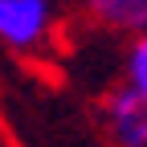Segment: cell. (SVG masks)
I'll return each instance as SVG.
<instances>
[{
    "mask_svg": "<svg viewBox=\"0 0 147 147\" xmlns=\"http://www.w3.org/2000/svg\"><path fill=\"white\" fill-rule=\"evenodd\" d=\"M61 4L57 0H0V45L21 53V57H41L57 41Z\"/></svg>",
    "mask_w": 147,
    "mask_h": 147,
    "instance_id": "obj_1",
    "label": "cell"
},
{
    "mask_svg": "<svg viewBox=\"0 0 147 147\" xmlns=\"http://www.w3.org/2000/svg\"><path fill=\"white\" fill-rule=\"evenodd\" d=\"M123 86L147 98V29L127 37V53H123Z\"/></svg>",
    "mask_w": 147,
    "mask_h": 147,
    "instance_id": "obj_4",
    "label": "cell"
},
{
    "mask_svg": "<svg viewBox=\"0 0 147 147\" xmlns=\"http://www.w3.org/2000/svg\"><path fill=\"white\" fill-rule=\"evenodd\" d=\"M82 12L106 33L135 37L147 29V0H78Z\"/></svg>",
    "mask_w": 147,
    "mask_h": 147,
    "instance_id": "obj_3",
    "label": "cell"
},
{
    "mask_svg": "<svg viewBox=\"0 0 147 147\" xmlns=\"http://www.w3.org/2000/svg\"><path fill=\"white\" fill-rule=\"evenodd\" d=\"M102 131L110 147H147V98L115 86L102 98Z\"/></svg>",
    "mask_w": 147,
    "mask_h": 147,
    "instance_id": "obj_2",
    "label": "cell"
}]
</instances>
